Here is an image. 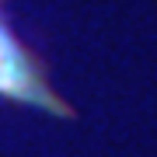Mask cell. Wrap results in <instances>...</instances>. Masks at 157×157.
Instances as JSON below:
<instances>
[{
  "instance_id": "1",
  "label": "cell",
  "mask_w": 157,
  "mask_h": 157,
  "mask_svg": "<svg viewBox=\"0 0 157 157\" xmlns=\"http://www.w3.org/2000/svg\"><path fill=\"white\" fill-rule=\"evenodd\" d=\"M0 94L25 98V101H45V91L35 77V70L28 67L25 52L17 49V42L11 39V32L0 25Z\"/></svg>"
}]
</instances>
